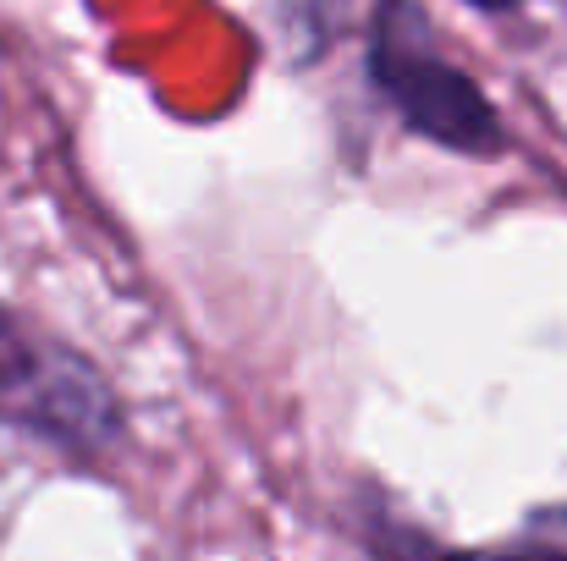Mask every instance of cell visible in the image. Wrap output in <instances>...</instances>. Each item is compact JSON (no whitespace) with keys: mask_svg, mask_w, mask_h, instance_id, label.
Listing matches in <instances>:
<instances>
[{"mask_svg":"<svg viewBox=\"0 0 567 561\" xmlns=\"http://www.w3.org/2000/svg\"><path fill=\"white\" fill-rule=\"evenodd\" d=\"M370 77L413 133H424L457 155H496L507 144L480 83L463 77L446 55H435L430 22L413 0H380L375 6Z\"/></svg>","mask_w":567,"mask_h":561,"instance_id":"6da1fadb","label":"cell"},{"mask_svg":"<svg viewBox=\"0 0 567 561\" xmlns=\"http://www.w3.org/2000/svg\"><path fill=\"white\" fill-rule=\"evenodd\" d=\"M0 424H17L55 446H111L122 407L83 353L44 342L33 325L0 309Z\"/></svg>","mask_w":567,"mask_h":561,"instance_id":"7a4b0ae2","label":"cell"},{"mask_svg":"<svg viewBox=\"0 0 567 561\" xmlns=\"http://www.w3.org/2000/svg\"><path fill=\"white\" fill-rule=\"evenodd\" d=\"M441 561H567V507L535 512L513 540H496L480 551H452Z\"/></svg>","mask_w":567,"mask_h":561,"instance_id":"3957f363","label":"cell"},{"mask_svg":"<svg viewBox=\"0 0 567 561\" xmlns=\"http://www.w3.org/2000/svg\"><path fill=\"white\" fill-rule=\"evenodd\" d=\"M474 6H480V11H513L518 0H474Z\"/></svg>","mask_w":567,"mask_h":561,"instance_id":"277c9868","label":"cell"}]
</instances>
